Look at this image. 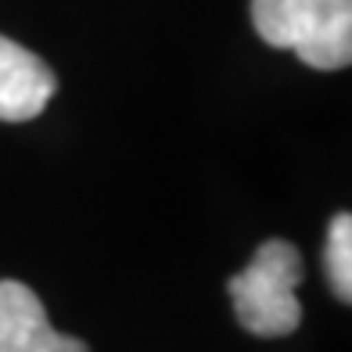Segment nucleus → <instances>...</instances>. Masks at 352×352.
I'll list each match as a JSON object with an SVG mask.
<instances>
[{
	"mask_svg": "<svg viewBox=\"0 0 352 352\" xmlns=\"http://www.w3.org/2000/svg\"><path fill=\"white\" fill-rule=\"evenodd\" d=\"M252 22L277 51L334 72L352 61V0H252Z\"/></svg>",
	"mask_w": 352,
	"mask_h": 352,
	"instance_id": "f257e3e1",
	"label": "nucleus"
},
{
	"mask_svg": "<svg viewBox=\"0 0 352 352\" xmlns=\"http://www.w3.org/2000/svg\"><path fill=\"white\" fill-rule=\"evenodd\" d=\"M306 277V263L292 241H266L255 259L230 277V298L237 324L259 338H284L302 324L298 284Z\"/></svg>",
	"mask_w": 352,
	"mask_h": 352,
	"instance_id": "f03ea898",
	"label": "nucleus"
},
{
	"mask_svg": "<svg viewBox=\"0 0 352 352\" xmlns=\"http://www.w3.org/2000/svg\"><path fill=\"white\" fill-rule=\"evenodd\" d=\"M0 352H90L51 327L43 302L22 280H0Z\"/></svg>",
	"mask_w": 352,
	"mask_h": 352,
	"instance_id": "7ed1b4c3",
	"label": "nucleus"
},
{
	"mask_svg": "<svg viewBox=\"0 0 352 352\" xmlns=\"http://www.w3.org/2000/svg\"><path fill=\"white\" fill-rule=\"evenodd\" d=\"M58 79L43 58L25 51L22 43L0 36V119L29 122L51 104Z\"/></svg>",
	"mask_w": 352,
	"mask_h": 352,
	"instance_id": "20e7f679",
	"label": "nucleus"
},
{
	"mask_svg": "<svg viewBox=\"0 0 352 352\" xmlns=\"http://www.w3.org/2000/svg\"><path fill=\"white\" fill-rule=\"evenodd\" d=\"M324 266L331 292L342 302L352 298V219L349 212H338L327 227V248H324Z\"/></svg>",
	"mask_w": 352,
	"mask_h": 352,
	"instance_id": "39448f33",
	"label": "nucleus"
}]
</instances>
